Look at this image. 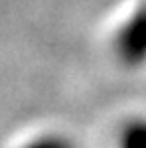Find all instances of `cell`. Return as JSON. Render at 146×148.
<instances>
[{"label": "cell", "instance_id": "2", "mask_svg": "<svg viewBox=\"0 0 146 148\" xmlns=\"http://www.w3.org/2000/svg\"><path fill=\"white\" fill-rule=\"evenodd\" d=\"M24 148H73V146L61 136H42L36 138L30 144H26Z\"/></svg>", "mask_w": 146, "mask_h": 148}, {"label": "cell", "instance_id": "1", "mask_svg": "<svg viewBox=\"0 0 146 148\" xmlns=\"http://www.w3.org/2000/svg\"><path fill=\"white\" fill-rule=\"evenodd\" d=\"M117 44L126 63H140L146 59V8L138 10L128 20Z\"/></svg>", "mask_w": 146, "mask_h": 148}, {"label": "cell", "instance_id": "3", "mask_svg": "<svg viewBox=\"0 0 146 148\" xmlns=\"http://www.w3.org/2000/svg\"><path fill=\"white\" fill-rule=\"evenodd\" d=\"M126 148H146V130H140V132H136L134 136L128 140Z\"/></svg>", "mask_w": 146, "mask_h": 148}]
</instances>
